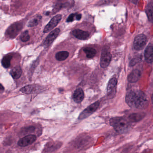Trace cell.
Wrapping results in <instances>:
<instances>
[{
    "label": "cell",
    "mask_w": 153,
    "mask_h": 153,
    "mask_svg": "<svg viewBox=\"0 0 153 153\" xmlns=\"http://www.w3.org/2000/svg\"><path fill=\"white\" fill-rule=\"evenodd\" d=\"M125 101L131 108L144 109L148 105L146 96L140 90H132L128 92L126 94Z\"/></svg>",
    "instance_id": "1"
},
{
    "label": "cell",
    "mask_w": 153,
    "mask_h": 153,
    "mask_svg": "<svg viewBox=\"0 0 153 153\" xmlns=\"http://www.w3.org/2000/svg\"><path fill=\"white\" fill-rule=\"evenodd\" d=\"M110 124L119 133H124L131 127L129 121L122 117L112 118L110 120Z\"/></svg>",
    "instance_id": "2"
},
{
    "label": "cell",
    "mask_w": 153,
    "mask_h": 153,
    "mask_svg": "<svg viewBox=\"0 0 153 153\" xmlns=\"http://www.w3.org/2000/svg\"><path fill=\"white\" fill-rule=\"evenodd\" d=\"M23 28V24L16 22L10 25L6 31V35L9 38H14L18 35Z\"/></svg>",
    "instance_id": "3"
},
{
    "label": "cell",
    "mask_w": 153,
    "mask_h": 153,
    "mask_svg": "<svg viewBox=\"0 0 153 153\" xmlns=\"http://www.w3.org/2000/svg\"><path fill=\"white\" fill-rule=\"evenodd\" d=\"M99 105L100 102L98 101L90 105L80 113L79 116V120H83L89 117L97 110Z\"/></svg>",
    "instance_id": "4"
},
{
    "label": "cell",
    "mask_w": 153,
    "mask_h": 153,
    "mask_svg": "<svg viewBox=\"0 0 153 153\" xmlns=\"http://www.w3.org/2000/svg\"><path fill=\"white\" fill-rule=\"evenodd\" d=\"M146 36L143 34L137 36L133 42V47L136 51H140L145 47L146 44Z\"/></svg>",
    "instance_id": "5"
},
{
    "label": "cell",
    "mask_w": 153,
    "mask_h": 153,
    "mask_svg": "<svg viewBox=\"0 0 153 153\" xmlns=\"http://www.w3.org/2000/svg\"><path fill=\"white\" fill-rule=\"evenodd\" d=\"M62 17V16L60 14L56 15L55 16L53 17L45 27L43 31L44 33H49L55 27L57 26V25L61 20Z\"/></svg>",
    "instance_id": "6"
},
{
    "label": "cell",
    "mask_w": 153,
    "mask_h": 153,
    "mask_svg": "<svg viewBox=\"0 0 153 153\" xmlns=\"http://www.w3.org/2000/svg\"><path fill=\"white\" fill-rule=\"evenodd\" d=\"M60 32V30L59 28H56L51 32L44 42L43 46L45 48H48L52 44L53 42L59 34Z\"/></svg>",
    "instance_id": "7"
},
{
    "label": "cell",
    "mask_w": 153,
    "mask_h": 153,
    "mask_svg": "<svg viewBox=\"0 0 153 153\" xmlns=\"http://www.w3.org/2000/svg\"><path fill=\"white\" fill-rule=\"evenodd\" d=\"M112 55L111 53L107 51H103L100 59V66L102 68H107L111 61Z\"/></svg>",
    "instance_id": "8"
},
{
    "label": "cell",
    "mask_w": 153,
    "mask_h": 153,
    "mask_svg": "<svg viewBox=\"0 0 153 153\" xmlns=\"http://www.w3.org/2000/svg\"><path fill=\"white\" fill-rule=\"evenodd\" d=\"M36 135L29 134L20 139L18 142V145L20 147H26L31 145L36 140Z\"/></svg>",
    "instance_id": "9"
},
{
    "label": "cell",
    "mask_w": 153,
    "mask_h": 153,
    "mask_svg": "<svg viewBox=\"0 0 153 153\" xmlns=\"http://www.w3.org/2000/svg\"><path fill=\"white\" fill-rule=\"evenodd\" d=\"M117 85V80L115 78H113L109 80L107 87V94L109 96L113 97L115 95Z\"/></svg>",
    "instance_id": "10"
},
{
    "label": "cell",
    "mask_w": 153,
    "mask_h": 153,
    "mask_svg": "<svg viewBox=\"0 0 153 153\" xmlns=\"http://www.w3.org/2000/svg\"><path fill=\"white\" fill-rule=\"evenodd\" d=\"M72 34L77 39L80 40H87L90 36V34L88 32L80 29H75L73 30Z\"/></svg>",
    "instance_id": "11"
},
{
    "label": "cell",
    "mask_w": 153,
    "mask_h": 153,
    "mask_svg": "<svg viewBox=\"0 0 153 153\" xmlns=\"http://www.w3.org/2000/svg\"><path fill=\"white\" fill-rule=\"evenodd\" d=\"M62 145L61 142L59 141L48 142L45 146L44 151L47 153L53 152L59 148Z\"/></svg>",
    "instance_id": "12"
},
{
    "label": "cell",
    "mask_w": 153,
    "mask_h": 153,
    "mask_svg": "<svg viewBox=\"0 0 153 153\" xmlns=\"http://www.w3.org/2000/svg\"><path fill=\"white\" fill-rule=\"evenodd\" d=\"M85 97V94L82 88H77L73 93L72 98L75 102L80 103L84 100Z\"/></svg>",
    "instance_id": "13"
},
{
    "label": "cell",
    "mask_w": 153,
    "mask_h": 153,
    "mask_svg": "<svg viewBox=\"0 0 153 153\" xmlns=\"http://www.w3.org/2000/svg\"><path fill=\"white\" fill-rule=\"evenodd\" d=\"M141 77V72L137 69L132 71L128 76V80L130 83H136Z\"/></svg>",
    "instance_id": "14"
},
{
    "label": "cell",
    "mask_w": 153,
    "mask_h": 153,
    "mask_svg": "<svg viewBox=\"0 0 153 153\" xmlns=\"http://www.w3.org/2000/svg\"><path fill=\"white\" fill-rule=\"evenodd\" d=\"M145 60L148 63H151L153 62V46L148 45L145 51Z\"/></svg>",
    "instance_id": "15"
},
{
    "label": "cell",
    "mask_w": 153,
    "mask_h": 153,
    "mask_svg": "<svg viewBox=\"0 0 153 153\" xmlns=\"http://www.w3.org/2000/svg\"><path fill=\"white\" fill-rule=\"evenodd\" d=\"M145 114L142 113H136L131 114L129 115L128 120L130 122H137L142 120L145 117Z\"/></svg>",
    "instance_id": "16"
},
{
    "label": "cell",
    "mask_w": 153,
    "mask_h": 153,
    "mask_svg": "<svg viewBox=\"0 0 153 153\" xmlns=\"http://www.w3.org/2000/svg\"><path fill=\"white\" fill-rule=\"evenodd\" d=\"M22 74V70L19 66H17L14 67L10 71V74L11 76L14 79H18Z\"/></svg>",
    "instance_id": "17"
},
{
    "label": "cell",
    "mask_w": 153,
    "mask_h": 153,
    "mask_svg": "<svg viewBox=\"0 0 153 153\" xmlns=\"http://www.w3.org/2000/svg\"><path fill=\"white\" fill-rule=\"evenodd\" d=\"M37 90L36 85H28L21 88L20 92L26 94H31L35 93Z\"/></svg>",
    "instance_id": "18"
},
{
    "label": "cell",
    "mask_w": 153,
    "mask_h": 153,
    "mask_svg": "<svg viewBox=\"0 0 153 153\" xmlns=\"http://www.w3.org/2000/svg\"><path fill=\"white\" fill-rule=\"evenodd\" d=\"M146 13L149 20L153 24V2L148 3L146 7Z\"/></svg>",
    "instance_id": "19"
},
{
    "label": "cell",
    "mask_w": 153,
    "mask_h": 153,
    "mask_svg": "<svg viewBox=\"0 0 153 153\" xmlns=\"http://www.w3.org/2000/svg\"><path fill=\"white\" fill-rule=\"evenodd\" d=\"M83 51L86 54L87 58L88 59H92L96 54V51L91 47H85L83 49Z\"/></svg>",
    "instance_id": "20"
},
{
    "label": "cell",
    "mask_w": 153,
    "mask_h": 153,
    "mask_svg": "<svg viewBox=\"0 0 153 153\" xmlns=\"http://www.w3.org/2000/svg\"><path fill=\"white\" fill-rule=\"evenodd\" d=\"M12 56L11 54H7L3 57L1 60V64L2 66L5 68H10V62H11V60L12 59Z\"/></svg>",
    "instance_id": "21"
},
{
    "label": "cell",
    "mask_w": 153,
    "mask_h": 153,
    "mask_svg": "<svg viewBox=\"0 0 153 153\" xmlns=\"http://www.w3.org/2000/svg\"><path fill=\"white\" fill-rule=\"evenodd\" d=\"M69 53L66 51H62L57 53L55 55V58L59 61H62L65 60L68 57Z\"/></svg>",
    "instance_id": "22"
},
{
    "label": "cell",
    "mask_w": 153,
    "mask_h": 153,
    "mask_svg": "<svg viewBox=\"0 0 153 153\" xmlns=\"http://www.w3.org/2000/svg\"><path fill=\"white\" fill-rule=\"evenodd\" d=\"M42 16H37L34 18L32 19L27 23V26L28 27H33L37 25L41 21Z\"/></svg>",
    "instance_id": "23"
},
{
    "label": "cell",
    "mask_w": 153,
    "mask_h": 153,
    "mask_svg": "<svg viewBox=\"0 0 153 153\" xmlns=\"http://www.w3.org/2000/svg\"><path fill=\"white\" fill-rule=\"evenodd\" d=\"M30 36L29 35V32L27 30L24 31L20 36V39L23 42H27L29 41Z\"/></svg>",
    "instance_id": "24"
},
{
    "label": "cell",
    "mask_w": 153,
    "mask_h": 153,
    "mask_svg": "<svg viewBox=\"0 0 153 153\" xmlns=\"http://www.w3.org/2000/svg\"><path fill=\"white\" fill-rule=\"evenodd\" d=\"M35 130V127L33 126H29L28 127H25L23 128V131H25V133H28V132H32V131H34Z\"/></svg>",
    "instance_id": "25"
},
{
    "label": "cell",
    "mask_w": 153,
    "mask_h": 153,
    "mask_svg": "<svg viewBox=\"0 0 153 153\" xmlns=\"http://www.w3.org/2000/svg\"><path fill=\"white\" fill-rule=\"evenodd\" d=\"M76 14H71V15L69 16L68 18L67 19L66 22H68V23L73 22L74 19H76Z\"/></svg>",
    "instance_id": "26"
},
{
    "label": "cell",
    "mask_w": 153,
    "mask_h": 153,
    "mask_svg": "<svg viewBox=\"0 0 153 153\" xmlns=\"http://www.w3.org/2000/svg\"><path fill=\"white\" fill-rule=\"evenodd\" d=\"M140 58H134L132 59L129 63V66L130 67H133L134 65H136V64L138 63L140 61Z\"/></svg>",
    "instance_id": "27"
},
{
    "label": "cell",
    "mask_w": 153,
    "mask_h": 153,
    "mask_svg": "<svg viewBox=\"0 0 153 153\" xmlns=\"http://www.w3.org/2000/svg\"><path fill=\"white\" fill-rule=\"evenodd\" d=\"M82 17V15L80 14H76V20H80Z\"/></svg>",
    "instance_id": "28"
},
{
    "label": "cell",
    "mask_w": 153,
    "mask_h": 153,
    "mask_svg": "<svg viewBox=\"0 0 153 153\" xmlns=\"http://www.w3.org/2000/svg\"><path fill=\"white\" fill-rule=\"evenodd\" d=\"M0 89H1V92H2V91H4V88L3 87V86H2V85H1V88H0Z\"/></svg>",
    "instance_id": "29"
},
{
    "label": "cell",
    "mask_w": 153,
    "mask_h": 153,
    "mask_svg": "<svg viewBox=\"0 0 153 153\" xmlns=\"http://www.w3.org/2000/svg\"><path fill=\"white\" fill-rule=\"evenodd\" d=\"M151 101H152V104L153 105V94L151 97Z\"/></svg>",
    "instance_id": "30"
}]
</instances>
